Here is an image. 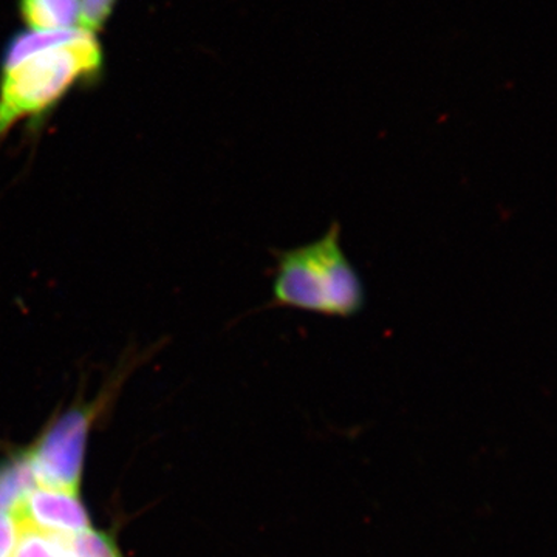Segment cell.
<instances>
[{"label": "cell", "mask_w": 557, "mask_h": 557, "mask_svg": "<svg viewBox=\"0 0 557 557\" xmlns=\"http://www.w3.org/2000/svg\"><path fill=\"white\" fill-rule=\"evenodd\" d=\"M106 57L95 33H14L0 54V139L28 121L36 124L76 87L100 83Z\"/></svg>", "instance_id": "6da1fadb"}, {"label": "cell", "mask_w": 557, "mask_h": 557, "mask_svg": "<svg viewBox=\"0 0 557 557\" xmlns=\"http://www.w3.org/2000/svg\"><path fill=\"white\" fill-rule=\"evenodd\" d=\"M271 309H293L327 318H354L366 307L361 274L341 245L333 222L319 239L292 249H274Z\"/></svg>", "instance_id": "7a4b0ae2"}, {"label": "cell", "mask_w": 557, "mask_h": 557, "mask_svg": "<svg viewBox=\"0 0 557 557\" xmlns=\"http://www.w3.org/2000/svg\"><path fill=\"white\" fill-rule=\"evenodd\" d=\"M91 409H70L25 454L36 485L47 490L78 493Z\"/></svg>", "instance_id": "3957f363"}, {"label": "cell", "mask_w": 557, "mask_h": 557, "mask_svg": "<svg viewBox=\"0 0 557 557\" xmlns=\"http://www.w3.org/2000/svg\"><path fill=\"white\" fill-rule=\"evenodd\" d=\"M11 515L22 531L42 534H75L89 530V515L78 494L36 486Z\"/></svg>", "instance_id": "277c9868"}, {"label": "cell", "mask_w": 557, "mask_h": 557, "mask_svg": "<svg viewBox=\"0 0 557 557\" xmlns=\"http://www.w3.org/2000/svg\"><path fill=\"white\" fill-rule=\"evenodd\" d=\"M21 21L27 30H72L79 21V0H17Z\"/></svg>", "instance_id": "5b68a950"}, {"label": "cell", "mask_w": 557, "mask_h": 557, "mask_svg": "<svg viewBox=\"0 0 557 557\" xmlns=\"http://www.w3.org/2000/svg\"><path fill=\"white\" fill-rule=\"evenodd\" d=\"M36 486L27 457L0 465V511L13 512Z\"/></svg>", "instance_id": "8992f818"}, {"label": "cell", "mask_w": 557, "mask_h": 557, "mask_svg": "<svg viewBox=\"0 0 557 557\" xmlns=\"http://www.w3.org/2000/svg\"><path fill=\"white\" fill-rule=\"evenodd\" d=\"M42 534V533H40ZM70 557H121L115 542L104 533L84 530L75 534H46Z\"/></svg>", "instance_id": "52a82bcc"}, {"label": "cell", "mask_w": 557, "mask_h": 557, "mask_svg": "<svg viewBox=\"0 0 557 557\" xmlns=\"http://www.w3.org/2000/svg\"><path fill=\"white\" fill-rule=\"evenodd\" d=\"M79 22L83 30L95 33L104 30L120 0H79Z\"/></svg>", "instance_id": "ba28073f"}, {"label": "cell", "mask_w": 557, "mask_h": 557, "mask_svg": "<svg viewBox=\"0 0 557 557\" xmlns=\"http://www.w3.org/2000/svg\"><path fill=\"white\" fill-rule=\"evenodd\" d=\"M14 557H70L46 534L22 531L20 545Z\"/></svg>", "instance_id": "9c48e42d"}, {"label": "cell", "mask_w": 557, "mask_h": 557, "mask_svg": "<svg viewBox=\"0 0 557 557\" xmlns=\"http://www.w3.org/2000/svg\"><path fill=\"white\" fill-rule=\"evenodd\" d=\"M21 541V530L11 512L0 511V557H14Z\"/></svg>", "instance_id": "30bf717a"}]
</instances>
